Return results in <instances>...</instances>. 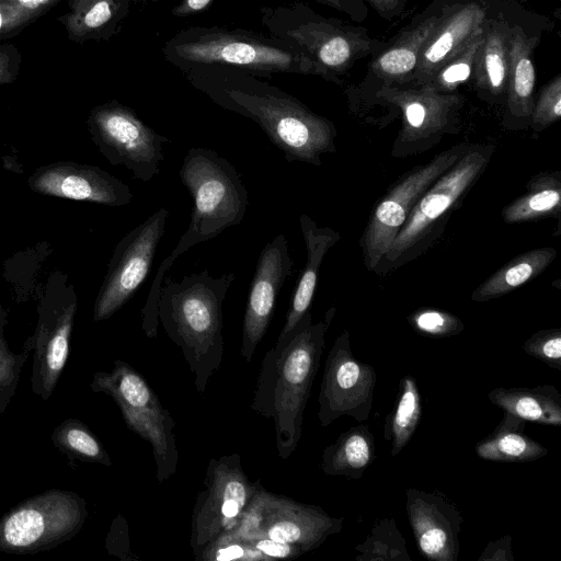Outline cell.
<instances>
[{
	"label": "cell",
	"mask_w": 561,
	"mask_h": 561,
	"mask_svg": "<svg viewBox=\"0 0 561 561\" xmlns=\"http://www.w3.org/2000/svg\"><path fill=\"white\" fill-rule=\"evenodd\" d=\"M183 73L217 105L255 122L287 162L319 167L322 154L336 151L337 133L330 119L260 77L217 67Z\"/></svg>",
	"instance_id": "cell-1"
},
{
	"label": "cell",
	"mask_w": 561,
	"mask_h": 561,
	"mask_svg": "<svg viewBox=\"0 0 561 561\" xmlns=\"http://www.w3.org/2000/svg\"><path fill=\"white\" fill-rule=\"evenodd\" d=\"M334 314L313 323L308 311L283 337H277L262 359L251 409L272 419L277 454L288 459L302 431L305 409L319 369L325 333Z\"/></svg>",
	"instance_id": "cell-2"
},
{
	"label": "cell",
	"mask_w": 561,
	"mask_h": 561,
	"mask_svg": "<svg viewBox=\"0 0 561 561\" xmlns=\"http://www.w3.org/2000/svg\"><path fill=\"white\" fill-rule=\"evenodd\" d=\"M179 175L193 198L191 221L170 255L158 267L141 309L142 330L148 337L158 334L160 288L174 261L192 247L240 225L249 205L241 174L231 162L211 149L190 148Z\"/></svg>",
	"instance_id": "cell-3"
},
{
	"label": "cell",
	"mask_w": 561,
	"mask_h": 561,
	"mask_svg": "<svg viewBox=\"0 0 561 561\" xmlns=\"http://www.w3.org/2000/svg\"><path fill=\"white\" fill-rule=\"evenodd\" d=\"M233 280V273L216 277L204 270L179 282L164 277L160 288L159 322L183 352L201 394L222 362V306Z\"/></svg>",
	"instance_id": "cell-4"
},
{
	"label": "cell",
	"mask_w": 561,
	"mask_h": 561,
	"mask_svg": "<svg viewBox=\"0 0 561 561\" xmlns=\"http://www.w3.org/2000/svg\"><path fill=\"white\" fill-rule=\"evenodd\" d=\"M162 53L182 72L217 67L260 78L278 72L317 75L313 62L296 46L243 28H185L165 43Z\"/></svg>",
	"instance_id": "cell-5"
},
{
	"label": "cell",
	"mask_w": 561,
	"mask_h": 561,
	"mask_svg": "<svg viewBox=\"0 0 561 561\" xmlns=\"http://www.w3.org/2000/svg\"><path fill=\"white\" fill-rule=\"evenodd\" d=\"M260 12L270 35L299 48L318 76L334 82L356 60L381 46L364 28L323 18L301 2L262 7Z\"/></svg>",
	"instance_id": "cell-6"
},
{
	"label": "cell",
	"mask_w": 561,
	"mask_h": 561,
	"mask_svg": "<svg viewBox=\"0 0 561 561\" xmlns=\"http://www.w3.org/2000/svg\"><path fill=\"white\" fill-rule=\"evenodd\" d=\"M493 151L492 145H471L424 192L376 267V272L385 273L415 259L438 238L449 213L460 204L483 174Z\"/></svg>",
	"instance_id": "cell-7"
},
{
	"label": "cell",
	"mask_w": 561,
	"mask_h": 561,
	"mask_svg": "<svg viewBox=\"0 0 561 561\" xmlns=\"http://www.w3.org/2000/svg\"><path fill=\"white\" fill-rule=\"evenodd\" d=\"M90 388L108 394L126 425L151 445L159 483L172 477L179 462L174 421L145 377L126 362L116 359L110 373L93 375Z\"/></svg>",
	"instance_id": "cell-8"
},
{
	"label": "cell",
	"mask_w": 561,
	"mask_h": 561,
	"mask_svg": "<svg viewBox=\"0 0 561 561\" xmlns=\"http://www.w3.org/2000/svg\"><path fill=\"white\" fill-rule=\"evenodd\" d=\"M87 517V501L77 493L45 491L1 517L0 551L31 554L55 548L77 535Z\"/></svg>",
	"instance_id": "cell-9"
},
{
	"label": "cell",
	"mask_w": 561,
	"mask_h": 561,
	"mask_svg": "<svg viewBox=\"0 0 561 561\" xmlns=\"http://www.w3.org/2000/svg\"><path fill=\"white\" fill-rule=\"evenodd\" d=\"M78 295L70 277L55 271L37 302V323L23 348L33 352L32 391L44 401L53 394L70 352Z\"/></svg>",
	"instance_id": "cell-10"
},
{
	"label": "cell",
	"mask_w": 561,
	"mask_h": 561,
	"mask_svg": "<svg viewBox=\"0 0 561 561\" xmlns=\"http://www.w3.org/2000/svg\"><path fill=\"white\" fill-rule=\"evenodd\" d=\"M90 137L112 165H124L136 180L149 182L160 172L167 136L116 100L94 106L87 118Z\"/></svg>",
	"instance_id": "cell-11"
},
{
	"label": "cell",
	"mask_w": 561,
	"mask_h": 561,
	"mask_svg": "<svg viewBox=\"0 0 561 561\" xmlns=\"http://www.w3.org/2000/svg\"><path fill=\"white\" fill-rule=\"evenodd\" d=\"M260 480L251 482L238 454L211 458L196 497L190 543L195 557L219 536L236 529Z\"/></svg>",
	"instance_id": "cell-12"
},
{
	"label": "cell",
	"mask_w": 561,
	"mask_h": 561,
	"mask_svg": "<svg viewBox=\"0 0 561 561\" xmlns=\"http://www.w3.org/2000/svg\"><path fill=\"white\" fill-rule=\"evenodd\" d=\"M471 145L453 146L401 176L376 204L360 239L364 263L375 271L424 192Z\"/></svg>",
	"instance_id": "cell-13"
},
{
	"label": "cell",
	"mask_w": 561,
	"mask_h": 561,
	"mask_svg": "<svg viewBox=\"0 0 561 561\" xmlns=\"http://www.w3.org/2000/svg\"><path fill=\"white\" fill-rule=\"evenodd\" d=\"M375 96L402 113L401 129L391 150L394 158L425 152L444 135L456 133L458 113L465 101L459 94L437 92L426 85L383 87Z\"/></svg>",
	"instance_id": "cell-14"
},
{
	"label": "cell",
	"mask_w": 561,
	"mask_h": 561,
	"mask_svg": "<svg viewBox=\"0 0 561 561\" xmlns=\"http://www.w3.org/2000/svg\"><path fill=\"white\" fill-rule=\"evenodd\" d=\"M168 215L165 208H159L117 242L94 301L95 322L111 318L146 280L164 234Z\"/></svg>",
	"instance_id": "cell-15"
},
{
	"label": "cell",
	"mask_w": 561,
	"mask_h": 561,
	"mask_svg": "<svg viewBox=\"0 0 561 561\" xmlns=\"http://www.w3.org/2000/svg\"><path fill=\"white\" fill-rule=\"evenodd\" d=\"M377 382L375 368L352 352L351 337L344 330L334 341L325 359L318 397V419L325 427L342 415L367 421Z\"/></svg>",
	"instance_id": "cell-16"
},
{
	"label": "cell",
	"mask_w": 561,
	"mask_h": 561,
	"mask_svg": "<svg viewBox=\"0 0 561 561\" xmlns=\"http://www.w3.org/2000/svg\"><path fill=\"white\" fill-rule=\"evenodd\" d=\"M284 233L262 249L252 277L242 321L240 354L250 363L272 320L278 294L291 276L294 261Z\"/></svg>",
	"instance_id": "cell-17"
},
{
	"label": "cell",
	"mask_w": 561,
	"mask_h": 561,
	"mask_svg": "<svg viewBox=\"0 0 561 561\" xmlns=\"http://www.w3.org/2000/svg\"><path fill=\"white\" fill-rule=\"evenodd\" d=\"M26 184L34 193L105 206H125L133 194L127 184L104 169L76 161H56L36 168Z\"/></svg>",
	"instance_id": "cell-18"
},
{
	"label": "cell",
	"mask_w": 561,
	"mask_h": 561,
	"mask_svg": "<svg viewBox=\"0 0 561 561\" xmlns=\"http://www.w3.org/2000/svg\"><path fill=\"white\" fill-rule=\"evenodd\" d=\"M259 497L262 512L260 538L290 543L306 553L343 528V517H334L319 506L274 494L262 484Z\"/></svg>",
	"instance_id": "cell-19"
},
{
	"label": "cell",
	"mask_w": 561,
	"mask_h": 561,
	"mask_svg": "<svg viewBox=\"0 0 561 561\" xmlns=\"http://www.w3.org/2000/svg\"><path fill=\"white\" fill-rule=\"evenodd\" d=\"M405 510L416 545L422 554L434 561H457L463 517L440 492L410 488Z\"/></svg>",
	"instance_id": "cell-20"
},
{
	"label": "cell",
	"mask_w": 561,
	"mask_h": 561,
	"mask_svg": "<svg viewBox=\"0 0 561 561\" xmlns=\"http://www.w3.org/2000/svg\"><path fill=\"white\" fill-rule=\"evenodd\" d=\"M484 23V10L477 3L462 5L447 18H442L422 49L409 83L412 87L424 84L467 45Z\"/></svg>",
	"instance_id": "cell-21"
},
{
	"label": "cell",
	"mask_w": 561,
	"mask_h": 561,
	"mask_svg": "<svg viewBox=\"0 0 561 561\" xmlns=\"http://www.w3.org/2000/svg\"><path fill=\"white\" fill-rule=\"evenodd\" d=\"M299 224L307 250V259L293 293L285 323L278 335L283 337L310 311L321 263L329 250L341 239L331 227H319L306 214L299 216Z\"/></svg>",
	"instance_id": "cell-22"
},
{
	"label": "cell",
	"mask_w": 561,
	"mask_h": 561,
	"mask_svg": "<svg viewBox=\"0 0 561 561\" xmlns=\"http://www.w3.org/2000/svg\"><path fill=\"white\" fill-rule=\"evenodd\" d=\"M442 16H430L405 32L371 62L364 83L376 88L409 83L421 51L440 22Z\"/></svg>",
	"instance_id": "cell-23"
},
{
	"label": "cell",
	"mask_w": 561,
	"mask_h": 561,
	"mask_svg": "<svg viewBox=\"0 0 561 561\" xmlns=\"http://www.w3.org/2000/svg\"><path fill=\"white\" fill-rule=\"evenodd\" d=\"M136 0H68L67 11L58 18L70 41L108 39L118 31Z\"/></svg>",
	"instance_id": "cell-24"
},
{
	"label": "cell",
	"mask_w": 561,
	"mask_h": 561,
	"mask_svg": "<svg viewBox=\"0 0 561 561\" xmlns=\"http://www.w3.org/2000/svg\"><path fill=\"white\" fill-rule=\"evenodd\" d=\"M536 38L528 37L520 27L508 36L507 110L515 119H530L534 106L536 71L533 51Z\"/></svg>",
	"instance_id": "cell-25"
},
{
	"label": "cell",
	"mask_w": 561,
	"mask_h": 561,
	"mask_svg": "<svg viewBox=\"0 0 561 561\" xmlns=\"http://www.w3.org/2000/svg\"><path fill=\"white\" fill-rule=\"evenodd\" d=\"M488 398L504 412L526 422L561 425V394L552 385L497 387L488 393Z\"/></svg>",
	"instance_id": "cell-26"
},
{
	"label": "cell",
	"mask_w": 561,
	"mask_h": 561,
	"mask_svg": "<svg viewBox=\"0 0 561 561\" xmlns=\"http://www.w3.org/2000/svg\"><path fill=\"white\" fill-rule=\"evenodd\" d=\"M526 421L504 412L500 424L476 445L481 459L502 462H527L545 457L548 449L525 433Z\"/></svg>",
	"instance_id": "cell-27"
},
{
	"label": "cell",
	"mask_w": 561,
	"mask_h": 561,
	"mask_svg": "<svg viewBox=\"0 0 561 561\" xmlns=\"http://www.w3.org/2000/svg\"><path fill=\"white\" fill-rule=\"evenodd\" d=\"M376 457L375 438L367 425L343 432L322 453L320 468L328 476L359 479Z\"/></svg>",
	"instance_id": "cell-28"
},
{
	"label": "cell",
	"mask_w": 561,
	"mask_h": 561,
	"mask_svg": "<svg viewBox=\"0 0 561 561\" xmlns=\"http://www.w3.org/2000/svg\"><path fill=\"white\" fill-rule=\"evenodd\" d=\"M551 247L533 249L513 257L481 283L472 293L476 302L502 297L541 274L556 259Z\"/></svg>",
	"instance_id": "cell-29"
},
{
	"label": "cell",
	"mask_w": 561,
	"mask_h": 561,
	"mask_svg": "<svg viewBox=\"0 0 561 561\" xmlns=\"http://www.w3.org/2000/svg\"><path fill=\"white\" fill-rule=\"evenodd\" d=\"M527 192L507 204L502 217L507 224L539 220L547 217H560L561 214V172H540L526 185Z\"/></svg>",
	"instance_id": "cell-30"
},
{
	"label": "cell",
	"mask_w": 561,
	"mask_h": 561,
	"mask_svg": "<svg viewBox=\"0 0 561 561\" xmlns=\"http://www.w3.org/2000/svg\"><path fill=\"white\" fill-rule=\"evenodd\" d=\"M508 36L496 22L484 25L483 41L477 53L473 78L479 89L493 96L503 94L508 79Z\"/></svg>",
	"instance_id": "cell-31"
},
{
	"label": "cell",
	"mask_w": 561,
	"mask_h": 561,
	"mask_svg": "<svg viewBox=\"0 0 561 561\" xmlns=\"http://www.w3.org/2000/svg\"><path fill=\"white\" fill-rule=\"evenodd\" d=\"M422 416V399L412 376L401 378L394 409L386 417L385 438L391 440V456H397L412 438Z\"/></svg>",
	"instance_id": "cell-32"
},
{
	"label": "cell",
	"mask_w": 561,
	"mask_h": 561,
	"mask_svg": "<svg viewBox=\"0 0 561 561\" xmlns=\"http://www.w3.org/2000/svg\"><path fill=\"white\" fill-rule=\"evenodd\" d=\"M54 445L67 456L85 462L111 466L112 460L101 442L81 421L68 419L53 434Z\"/></svg>",
	"instance_id": "cell-33"
},
{
	"label": "cell",
	"mask_w": 561,
	"mask_h": 561,
	"mask_svg": "<svg viewBox=\"0 0 561 561\" xmlns=\"http://www.w3.org/2000/svg\"><path fill=\"white\" fill-rule=\"evenodd\" d=\"M355 552L357 561H411L405 539L390 517L378 519Z\"/></svg>",
	"instance_id": "cell-34"
},
{
	"label": "cell",
	"mask_w": 561,
	"mask_h": 561,
	"mask_svg": "<svg viewBox=\"0 0 561 561\" xmlns=\"http://www.w3.org/2000/svg\"><path fill=\"white\" fill-rule=\"evenodd\" d=\"M485 23L477 30L467 45L444 64L424 84L437 92L450 93L472 76L479 47L483 41Z\"/></svg>",
	"instance_id": "cell-35"
},
{
	"label": "cell",
	"mask_w": 561,
	"mask_h": 561,
	"mask_svg": "<svg viewBox=\"0 0 561 561\" xmlns=\"http://www.w3.org/2000/svg\"><path fill=\"white\" fill-rule=\"evenodd\" d=\"M60 0H0V39L18 35Z\"/></svg>",
	"instance_id": "cell-36"
},
{
	"label": "cell",
	"mask_w": 561,
	"mask_h": 561,
	"mask_svg": "<svg viewBox=\"0 0 561 561\" xmlns=\"http://www.w3.org/2000/svg\"><path fill=\"white\" fill-rule=\"evenodd\" d=\"M8 316V310L0 302V414L5 412L14 397L22 368L28 357V352L24 348L21 353L9 348L4 337Z\"/></svg>",
	"instance_id": "cell-37"
},
{
	"label": "cell",
	"mask_w": 561,
	"mask_h": 561,
	"mask_svg": "<svg viewBox=\"0 0 561 561\" xmlns=\"http://www.w3.org/2000/svg\"><path fill=\"white\" fill-rule=\"evenodd\" d=\"M195 558L203 561H267L249 540L238 538L231 533L216 538Z\"/></svg>",
	"instance_id": "cell-38"
},
{
	"label": "cell",
	"mask_w": 561,
	"mask_h": 561,
	"mask_svg": "<svg viewBox=\"0 0 561 561\" xmlns=\"http://www.w3.org/2000/svg\"><path fill=\"white\" fill-rule=\"evenodd\" d=\"M411 327L420 334L447 337L461 333L463 322L457 316L440 309L423 308L408 317Z\"/></svg>",
	"instance_id": "cell-39"
},
{
	"label": "cell",
	"mask_w": 561,
	"mask_h": 561,
	"mask_svg": "<svg viewBox=\"0 0 561 561\" xmlns=\"http://www.w3.org/2000/svg\"><path fill=\"white\" fill-rule=\"evenodd\" d=\"M561 117V76H556L540 91L534 102L530 126L535 131H541Z\"/></svg>",
	"instance_id": "cell-40"
},
{
	"label": "cell",
	"mask_w": 561,
	"mask_h": 561,
	"mask_svg": "<svg viewBox=\"0 0 561 561\" xmlns=\"http://www.w3.org/2000/svg\"><path fill=\"white\" fill-rule=\"evenodd\" d=\"M528 355L561 370V329L540 330L531 334L523 345Z\"/></svg>",
	"instance_id": "cell-41"
},
{
	"label": "cell",
	"mask_w": 561,
	"mask_h": 561,
	"mask_svg": "<svg viewBox=\"0 0 561 561\" xmlns=\"http://www.w3.org/2000/svg\"><path fill=\"white\" fill-rule=\"evenodd\" d=\"M268 561L275 559H294L304 552L296 546L270 538H257L250 541Z\"/></svg>",
	"instance_id": "cell-42"
},
{
	"label": "cell",
	"mask_w": 561,
	"mask_h": 561,
	"mask_svg": "<svg viewBox=\"0 0 561 561\" xmlns=\"http://www.w3.org/2000/svg\"><path fill=\"white\" fill-rule=\"evenodd\" d=\"M21 56L14 45L0 46V84L13 82L20 71Z\"/></svg>",
	"instance_id": "cell-43"
},
{
	"label": "cell",
	"mask_w": 561,
	"mask_h": 561,
	"mask_svg": "<svg viewBox=\"0 0 561 561\" xmlns=\"http://www.w3.org/2000/svg\"><path fill=\"white\" fill-rule=\"evenodd\" d=\"M512 537L506 535L495 541L489 542L478 561H513Z\"/></svg>",
	"instance_id": "cell-44"
},
{
	"label": "cell",
	"mask_w": 561,
	"mask_h": 561,
	"mask_svg": "<svg viewBox=\"0 0 561 561\" xmlns=\"http://www.w3.org/2000/svg\"><path fill=\"white\" fill-rule=\"evenodd\" d=\"M341 12L347 13L355 19H359L365 13V7L359 0H316Z\"/></svg>",
	"instance_id": "cell-45"
},
{
	"label": "cell",
	"mask_w": 561,
	"mask_h": 561,
	"mask_svg": "<svg viewBox=\"0 0 561 561\" xmlns=\"http://www.w3.org/2000/svg\"><path fill=\"white\" fill-rule=\"evenodd\" d=\"M213 0H181L172 10L175 16H186L205 10Z\"/></svg>",
	"instance_id": "cell-46"
},
{
	"label": "cell",
	"mask_w": 561,
	"mask_h": 561,
	"mask_svg": "<svg viewBox=\"0 0 561 561\" xmlns=\"http://www.w3.org/2000/svg\"><path fill=\"white\" fill-rule=\"evenodd\" d=\"M374 9L383 18L399 13L403 7V0H367Z\"/></svg>",
	"instance_id": "cell-47"
}]
</instances>
